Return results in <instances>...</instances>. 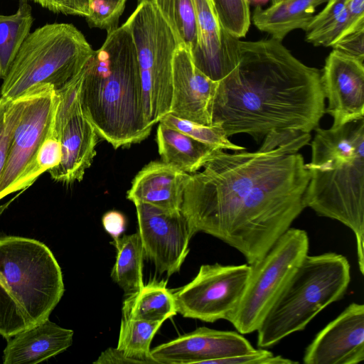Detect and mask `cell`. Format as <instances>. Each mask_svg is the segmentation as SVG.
I'll return each instance as SVG.
<instances>
[{"instance_id":"1","label":"cell","mask_w":364,"mask_h":364,"mask_svg":"<svg viewBox=\"0 0 364 364\" xmlns=\"http://www.w3.org/2000/svg\"><path fill=\"white\" fill-rule=\"evenodd\" d=\"M203 167L191 174L181 210L193 235L219 239L248 264L262 258L306 208L309 172L292 147L217 149Z\"/></svg>"},{"instance_id":"2","label":"cell","mask_w":364,"mask_h":364,"mask_svg":"<svg viewBox=\"0 0 364 364\" xmlns=\"http://www.w3.org/2000/svg\"><path fill=\"white\" fill-rule=\"evenodd\" d=\"M235 63L217 82L209 113L210 125L228 137L247 134L255 140L269 132L296 129L311 133L325 113L321 70L298 60L273 38H237Z\"/></svg>"},{"instance_id":"3","label":"cell","mask_w":364,"mask_h":364,"mask_svg":"<svg viewBox=\"0 0 364 364\" xmlns=\"http://www.w3.org/2000/svg\"><path fill=\"white\" fill-rule=\"evenodd\" d=\"M80 103L98 136L115 149L149 136L136 47L124 23L107 31L102 46L85 65Z\"/></svg>"},{"instance_id":"4","label":"cell","mask_w":364,"mask_h":364,"mask_svg":"<svg viewBox=\"0 0 364 364\" xmlns=\"http://www.w3.org/2000/svg\"><path fill=\"white\" fill-rule=\"evenodd\" d=\"M306 166V208L338 220L355 236L358 267L364 273V118L338 128L318 127Z\"/></svg>"},{"instance_id":"5","label":"cell","mask_w":364,"mask_h":364,"mask_svg":"<svg viewBox=\"0 0 364 364\" xmlns=\"http://www.w3.org/2000/svg\"><path fill=\"white\" fill-rule=\"evenodd\" d=\"M65 291L60 265L43 242L0 237V334L8 338L49 316Z\"/></svg>"},{"instance_id":"6","label":"cell","mask_w":364,"mask_h":364,"mask_svg":"<svg viewBox=\"0 0 364 364\" xmlns=\"http://www.w3.org/2000/svg\"><path fill=\"white\" fill-rule=\"evenodd\" d=\"M350 282V266L343 255H306L272 304L257 331V346L268 348L304 330L323 309L340 300Z\"/></svg>"},{"instance_id":"7","label":"cell","mask_w":364,"mask_h":364,"mask_svg":"<svg viewBox=\"0 0 364 364\" xmlns=\"http://www.w3.org/2000/svg\"><path fill=\"white\" fill-rule=\"evenodd\" d=\"M95 50L72 23H46L30 33L3 79L1 97L14 99L38 87L58 90L78 74Z\"/></svg>"},{"instance_id":"8","label":"cell","mask_w":364,"mask_h":364,"mask_svg":"<svg viewBox=\"0 0 364 364\" xmlns=\"http://www.w3.org/2000/svg\"><path fill=\"white\" fill-rule=\"evenodd\" d=\"M124 24L136 47L145 119L153 127L171 112L173 60L179 42L151 1L138 4Z\"/></svg>"},{"instance_id":"9","label":"cell","mask_w":364,"mask_h":364,"mask_svg":"<svg viewBox=\"0 0 364 364\" xmlns=\"http://www.w3.org/2000/svg\"><path fill=\"white\" fill-rule=\"evenodd\" d=\"M309 240L301 229L289 228L256 262L241 300L227 321L241 334L257 330L294 273L308 255Z\"/></svg>"},{"instance_id":"10","label":"cell","mask_w":364,"mask_h":364,"mask_svg":"<svg viewBox=\"0 0 364 364\" xmlns=\"http://www.w3.org/2000/svg\"><path fill=\"white\" fill-rule=\"evenodd\" d=\"M250 272L248 264L201 265L190 282L172 290L177 313L209 323L227 320L241 300Z\"/></svg>"},{"instance_id":"11","label":"cell","mask_w":364,"mask_h":364,"mask_svg":"<svg viewBox=\"0 0 364 364\" xmlns=\"http://www.w3.org/2000/svg\"><path fill=\"white\" fill-rule=\"evenodd\" d=\"M139 234L144 255L159 274L177 273L188 252L193 236L181 210L169 211L146 204H135Z\"/></svg>"},{"instance_id":"12","label":"cell","mask_w":364,"mask_h":364,"mask_svg":"<svg viewBox=\"0 0 364 364\" xmlns=\"http://www.w3.org/2000/svg\"><path fill=\"white\" fill-rule=\"evenodd\" d=\"M56 90L50 85L28 92L23 112L12 137L0 180V200L30 161L43 141L56 107Z\"/></svg>"},{"instance_id":"13","label":"cell","mask_w":364,"mask_h":364,"mask_svg":"<svg viewBox=\"0 0 364 364\" xmlns=\"http://www.w3.org/2000/svg\"><path fill=\"white\" fill-rule=\"evenodd\" d=\"M321 85L327 100L325 112L338 128L364 118V65L358 60L333 50L321 70Z\"/></svg>"},{"instance_id":"14","label":"cell","mask_w":364,"mask_h":364,"mask_svg":"<svg viewBox=\"0 0 364 364\" xmlns=\"http://www.w3.org/2000/svg\"><path fill=\"white\" fill-rule=\"evenodd\" d=\"M255 348L244 336L231 331L200 327L151 349L159 364L210 363Z\"/></svg>"},{"instance_id":"15","label":"cell","mask_w":364,"mask_h":364,"mask_svg":"<svg viewBox=\"0 0 364 364\" xmlns=\"http://www.w3.org/2000/svg\"><path fill=\"white\" fill-rule=\"evenodd\" d=\"M364 360V305L352 303L306 348L305 364H357Z\"/></svg>"},{"instance_id":"16","label":"cell","mask_w":364,"mask_h":364,"mask_svg":"<svg viewBox=\"0 0 364 364\" xmlns=\"http://www.w3.org/2000/svg\"><path fill=\"white\" fill-rule=\"evenodd\" d=\"M217 82L193 64L190 50L177 47L173 60V92L170 113L204 125H210V104Z\"/></svg>"},{"instance_id":"17","label":"cell","mask_w":364,"mask_h":364,"mask_svg":"<svg viewBox=\"0 0 364 364\" xmlns=\"http://www.w3.org/2000/svg\"><path fill=\"white\" fill-rule=\"evenodd\" d=\"M191 174L164 161H151L134 178L127 198L169 211L181 210Z\"/></svg>"},{"instance_id":"18","label":"cell","mask_w":364,"mask_h":364,"mask_svg":"<svg viewBox=\"0 0 364 364\" xmlns=\"http://www.w3.org/2000/svg\"><path fill=\"white\" fill-rule=\"evenodd\" d=\"M61 159L48 171L52 179L65 184L80 181L96 156L98 134L82 109L63 127L60 136Z\"/></svg>"},{"instance_id":"19","label":"cell","mask_w":364,"mask_h":364,"mask_svg":"<svg viewBox=\"0 0 364 364\" xmlns=\"http://www.w3.org/2000/svg\"><path fill=\"white\" fill-rule=\"evenodd\" d=\"M73 331L63 328L48 318L6 338L4 364H36L68 349Z\"/></svg>"},{"instance_id":"20","label":"cell","mask_w":364,"mask_h":364,"mask_svg":"<svg viewBox=\"0 0 364 364\" xmlns=\"http://www.w3.org/2000/svg\"><path fill=\"white\" fill-rule=\"evenodd\" d=\"M196 11L198 42L191 53L195 66L207 77L218 82L230 70V56L225 44L213 0H192Z\"/></svg>"},{"instance_id":"21","label":"cell","mask_w":364,"mask_h":364,"mask_svg":"<svg viewBox=\"0 0 364 364\" xmlns=\"http://www.w3.org/2000/svg\"><path fill=\"white\" fill-rule=\"evenodd\" d=\"M328 0H282L267 9L257 6L253 14V23L261 31L282 41L291 31L309 25L316 8Z\"/></svg>"},{"instance_id":"22","label":"cell","mask_w":364,"mask_h":364,"mask_svg":"<svg viewBox=\"0 0 364 364\" xmlns=\"http://www.w3.org/2000/svg\"><path fill=\"white\" fill-rule=\"evenodd\" d=\"M156 142L162 161L188 173H196L219 149L160 122Z\"/></svg>"},{"instance_id":"23","label":"cell","mask_w":364,"mask_h":364,"mask_svg":"<svg viewBox=\"0 0 364 364\" xmlns=\"http://www.w3.org/2000/svg\"><path fill=\"white\" fill-rule=\"evenodd\" d=\"M125 296L122 318L164 323L177 314L173 291L166 282L154 280Z\"/></svg>"},{"instance_id":"24","label":"cell","mask_w":364,"mask_h":364,"mask_svg":"<svg viewBox=\"0 0 364 364\" xmlns=\"http://www.w3.org/2000/svg\"><path fill=\"white\" fill-rule=\"evenodd\" d=\"M116 249L115 263L111 272L112 280L128 295L144 285V251L139 232L123 235L111 242Z\"/></svg>"},{"instance_id":"25","label":"cell","mask_w":364,"mask_h":364,"mask_svg":"<svg viewBox=\"0 0 364 364\" xmlns=\"http://www.w3.org/2000/svg\"><path fill=\"white\" fill-rule=\"evenodd\" d=\"M33 21L28 2L19 3L16 12L12 15L0 14V78L2 80L30 34Z\"/></svg>"},{"instance_id":"26","label":"cell","mask_w":364,"mask_h":364,"mask_svg":"<svg viewBox=\"0 0 364 364\" xmlns=\"http://www.w3.org/2000/svg\"><path fill=\"white\" fill-rule=\"evenodd\" d=\"M176 34L179 44L191 53L198 46V27L192 0H152Z\"/></svg>"},{"instance_id":"27","label":"cell","mask_w":364,"mask_h":364,"mask_svg":"<svg viewBox=\"0 0 364 364\" xmlns=\"http://www.w3.org/2000/svg\"><path fill=\"white\" fill-rule=\"evenodd\" d=\"M162 324L122 317L117 348L139 363H157L151 355L150 346Z\"/></svg>"},{"instance_id":"28","label":"cell","mask_w":364,"mask_h":364,"mask_svg":"<svg viewBox=\"0 0 364 364\" xmlns=\"http://www.w3.org/2000/svg\"><path fill=\"white\" fill-rule=\"evenodd\" d=\"M60 159V140L52 133L49 127L38 151L10 186L7 196L32 185L42 173L56 166Z\"/></svg>"},{"instance_id":"29","label":"cell","mask_w":364,"mask_h":364,"mask_svg":"<svg viewBox=\"0 0 364 364\" xmlns=\"http://www.w3.org/2000/svg\"><path fill=\"white\" fill-rule=\"evenodd\" d=\"M159 122L216 149L235 151L245 150V147L231 142L223 130L216 125L201 124L177 117L171 113L163 117Z\"/></svg>"},{"instance_id":"30","label":"cell","mask_w":364,"mask_h":364,"mask_svg":"<svg viewBox=\"0 0 364 364\" xmlns=\"http://www.w3.org/2000/svg\"><path fill=\"white\" fill-rule=\"evenodd\" d=\"M28 92L14 99L0 97V180L14 131L23 112Z\"/></svg>"},{"instance_id":"31","label":"cell","mask_w":364,"mask_h":364,"mask_svg":"<svg viewBox=\"0 0 364 364\" xmlns=\"http://www.w3.org/2000/svg\"><path fill=\"white\" fill-rule=\"evenodd\" d=\"M220 26L232 36H246L250 26V4L247 0H213Z\"/></svg>"},{"instance_id":"32","label":"cell","mask_w":364,"mask_h":364,"mask_svg":"<svg viewBox=\"0 0 364 364\" xmlns=\"http://www.w3.org/2000/svg\"><path fill=\"white\" fill-rule=\"evenodd\" d=\"M127 0H91L90 14L85 18L90 27L108 31L117 26Z\"/></svg>"},{"instance_id":"33","label":"cell","mask_w":364,"mask_h":364,"mask_svg":"<svg viewBox=\"0 0 364 364\" xmlns=\"http://www.w3.org/2000/svg\"><path fill=\"white\" fill-rule=\"evenodd\" d=\"M311 139V134L296 129H281L264 136L261 151H269L280 146H289L299 151Z\"/></svg>"},{"instance_id":"34","label":"cell","mask_w":364,"mask_h":364,"mask_svg":"<svg viewBox=\"0 0 364 364\" xmlns=\"http://www.w3.org/2000/svg\"><path fill=\"white\" fill-rule=\"evenodd\" d=\"M333 49L359 61L364 62V26L350 31L337 39L331 46Z\"/></svg>"},{"instance_id":"35","label":"cell","mask_w":364,"mask_h":364,"mask_svg":"<svg viewBox=\"0 0 364 364\" xmlns=\"http://www.w3.org/2000/svg\"><path fill=\"white\" fill-rule=\"evenodd\" d=\"M349 0H328L326 6L314 15L305 28L306 37L320 31L334 21L346 8Z\"/></svg>"},{"instance_id":"36","label":"cell","mask_w":364,"mask_h":364,"mask_svg":"<svg viewBox=\"0 0 364 364\" xmlns=\"http://www.w3.org/2000/svg\"><path fill=\"white\" fill-rule=\"evenodd\" d=\"M102 223L105 231L113 239L120 237L126 228L124 215L116 210H110L105 213L102 218Z\"/></svg>"},{"instance_id":"37","label":"cell","mask_w":364,"mask_h":364,"mask_svg":"<svg viewBox=\"0 0 364 364\" xmlns=\"http://www.w3.org/2000/svg\"><path fill=\"white\" fill-rule=\"evenodd\" d=\"M93 363L95 364L139 363L137 360L127 355L117 347L108 348L102 352L97 360Z\"/></svg>"},{"instance_id":"38","label":"cell","mask_w":364,"mask_h":364,"mask_svg":"<svg viewBox=\"0 0 364 364\" xmlns=\"http://www.w3.org/2000/svg\"><path fill=\"white\" fill-rule=\"evenodd\" d=\"M91 0H64V14L87 18L90 14Z\"/></svg>"},{"instance_id":"39","label":"cell","mask_w":364,"mask_h":364,"mask_svg":"<svg viewBox=\"0 0 364 364\" xmlns=\"http://www.w3.org/2000/svg\"><path fill=\"white\" fill-rule=\"evenodd\" d=\"M53 13L64 14V0H31Z\"/></svg>"},{"instance_id":"40","label":"cell","mask_w":364,"mask_h":364,"mask_svg":"<svg viewBox=\"0 0 364 364\" xmlns=\"http://www.w3.org/2000/svg\"><path fill=\"white\" fill-rule=\"evenodd\" d=\"M249 4L257 6H262L268 2L269 0H247Z\"/></svg>"},{"instance_id":"41","label":"cell","mask_w":364,"mask_h":364,"mask_svg":"<svg viewBox=\"0 0 364 364\" xmlns=\"http://www.w3.org/2000/svg\"><path fill=\"white\" fill-rule=\"evenodd\" d=\"M144 1H152V0H138V4H139L141 2H144Z\"/></svg>"},{"instance_id":"42","label":"cell","mask_w":364,"mask_h":364,"mask_svg":"<svg viewBox=\"0 0 364 364\" xmlns=\"http://www.w3.org/2000/svg\"><path fill=\"white\" fill-rule=\"evenodd\" d=\"M271 1H272V4H275V3H277V2L280 1L282 0H271Z\"/></svg>"},{"instance_id":"43","label":"cell","mask_w":364,"mask_h":364,"mask_svg":"<svg viewBox=\"0 0 364 364\" xmlns=\"http://www.w3.org/2000/svg\"><path fill=\"white\" fill-rule=\"evenodd\" d=\"M28 0H19V3L28 2Z\"/></svg>"}]
</instances>
